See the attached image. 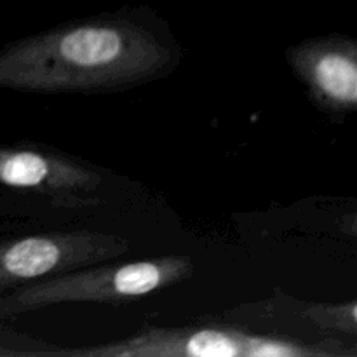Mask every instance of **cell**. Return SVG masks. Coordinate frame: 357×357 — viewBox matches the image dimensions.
Instances as JSON below:
<instances>
[{"label": "cell", "instance_id": "6da1fadb", "mask_svg": "<svg viewBox=\"0 0 357 357\" xmlns=\"http://www.w3.org/2000/svg\"><path fill=\"white\" fill-rule=\"evenodd\" d=\"M180 61L174 40L122 17L63 24L0 49V89L101 94L166 77Z\"/></svg>", "mask_w": 357, "mask_h": 357}, {"label": "cell", "instance_id": "7a4b0ae2", "mask_svg": "<svg viewBox=\"0 0 357 357\" xmlns=\"http://www.w3.org/2000/svg\"><path fill=\"white\" fill-rule=\"evenodd\" d=\"M188 257H160L132 264L91 265L66 274L28 282L2 303V312L20 314L58 303H124L185 281L194 274Z\"/></svg>", "mask_w": 357, "mask_h": 357}, {"label": "cell", "instance_id": "3957f363", "mask_svg": "<svg viewBox=\"0 0 357 357\" xmlns=\"http://www.w3.org/2000/svg\"><path fill=\"white\" fill-rule=\"evenodd\" d=\"M82 357H314L331 356L295 340L232 328H150L126 340L73 351L37 352Z\"/></svg>", "mask_w": 357, "mask_h": 357}, {"label": "cell", "instance_id": "277c9868", "mask_svg": "<svg viewBox=\"0 0 357 357\" xmlns=\"http://www.w3.org/2000/svg\"><path fill=\"white\" fill-rule=\"evenodd\" d=\"M129 251L122 237L91 230L51 232L0 243V288L28 284L115 260Z\"/></svg>", "mask_w": 357, "mask_h": 357}, {"label": "cell", "instance_id": "5b68a950", "mask_svg": "<svg viewBox=\"0 0 357 357\" xmlns=\"http://www.w3.org/2000/svg\"><path fill=\"white\" fill-rule=\"evenodd\" d=\"M0 183L65 204H86L94 201L103 176L51 149L0 145Z\"/></svg>", "mask_w": 357, "mask_h": 357}, {"label": "cell", "instance_id": "8992f818", "mask_svg": "<svg viewBox=\"0 0 357 357\" xmlns=\"http://www.w3.org/2000/svg\"><path fill=\"white\" fill-rule=\"evenodd\" d=\"M293 72L317 105L349 114L357 105V44L352 38H314L286 51Z\"/></svg>", "mask_w": 357, "mask_h": 357}, {"label": "cell", "instance_id": "52a82bcc", "mask_svg": "<svg viewBox=\"0 0 357 357\" xmlns=\"http://www.w3.org/2000/svg\"><path fill=\"white\" fill-rule=\"evenodd\" d=\"M305 317L324 330H335L357 335V307L356 302L349 303H316L307 307Z\"/></svg>", "mask_w": 357, "mask_h": 357}]
</instances>
